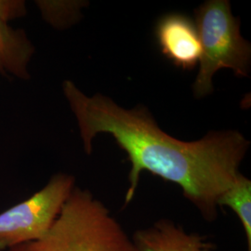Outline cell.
Returning a JSON list of instances; mask_svg holds the SVG:
<instances>
[{"label": "cell", "mask_w": 251, "mask_h": 251, "mask_svg": "<svg viewBox=\"0 0 251 251\" xmlns=\"http://www.w3.org/2000/svg\"><path fill=\"white\" fill-rule=\"evenodd\" d=\"M63 94L77 121L86 152L100 133L111 134L131 163L127 205L134 197L142 171H149L182 190L207 222L218 216V199L233 185L250 142L236 130L211 131L196 142H182L163 131L148 109H125L101 94L88 96L71 80Z\"/></svg>", "instance_id": "obj_1"}, {"label": "cell", "mask_w": 251, "mask_h": 251, "mask_svg": "<svg viewBox=\"0 0 251 251\" xmlns=\"http://www.w3.org/2000/svg\"><path fill=\"white\" fill-rule=\"evenodd\" d=\"M8 251H140L89 190L75 186L44 236Z\"/></svg>", "instance_id": "obj_2"}, {"label": "cell", "mask_w": 251, "mask_h": 251, "mask_svg": "<svg viewBox=\"0 0 251 251\" xmlns=\"http://www.w3.org/2000/svg\"><path fill=\"white\" fill-rule=\"evenodd\" d=\"M195 16L202 53L193 90L199 99L212 93V77L222 68L232 69L238 76H248L251 48L240 34L239 20L233 17L229 1H206L196 9Z\"/></svg>", "instance_id": "obj_3"}, {"label": "cell", "mask_w": 251, "mask_h": 251, "mask_svg": "<svg viewBox=\"0 0 251 251\" xmlns=\"http://www.w3.org/2000/svg\"><path fill=\"white\" fill-rule=\"evenodd\" d=\"M72 175L59 173L33 196L0 213V251L44 236L75 188Z\"/></svg>", "instance_id": "obj_4"}, {"label": "cell", "mask_w": 251, "mask_h": 251, "mask_svg": "<svg viewBox=\"0 0 251 251\" xmlns=\"http://www.w3.org/2000/svg\"><path fill=\"white\" fill-rule=\"evenodd\" d=\"M155 37L163 55L177 67L192 70L199 63L202 49L196 23L179 13L158 20Z\"/></svg>", "instance_id": "obj_5"}, {"label": "cell", "mask_w": 251, "mask_h": 251, "mask_svg": "<svg viewBox=\"0 0 251 251\" xmlns=\"http://www.w3.org/2000/svg\"><path fill=\"white\" fill-rule=\"evenodd\" d=\"M132 240L140 251H214L204 236L188 233L167 219L136 231Z\"/></svg>", "instance_id": "obj_6"}, {"label": "cell", "mask_w": 251, "mask_h": 251, "mask_svg": "<svg viewBox=\"0 0 251 251\" xmlns=\"http://www.w3.org/2000/svg\"><path fill=\"white\" fill-rule=\"evenodd\" d=\"M35 50L25 30L13 28L9 22L0 17V74L6 77L29 80L28 66Z\"/></svg>", "instance_id": "obj_7"}, {"label": "cell", "mask_w": 251, "mask_h": 251, "mask_svg": "<svg viewBox=\"0 0 251 251\" xmlns=\"http://www.w3.org/2000/svg\"><path fill=\"white\" fill-rule=\"evenodd\" d=\"M232 208L241 224L248 241V251H251V181L239 173L233 185L218 199V206Z\"/></svg>", "instance_id": "obj_8"}, {"label": "cell", "mask_w": 251, "mask_h": 251, "mask_svg": "<svg viewBox=\"0 0 251 251\" xmlns=\"http://www.w3.org/2000/svg\"><path fill=\"white\" fill-rule=\"evenodd\" d=\"M44 20L53 26H66L74 22L77 9L75 3L54 2V1H36Z\"/></svg>", "instance_id": "obj_9"}]
</instances>
